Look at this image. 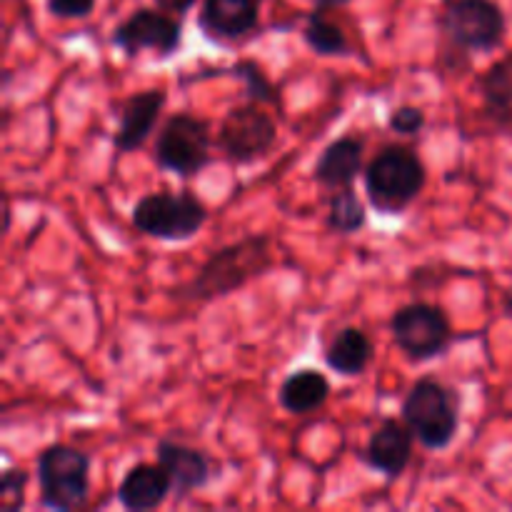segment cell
<instances>
[{
    "label": "cell",
    "mask_w": 512,
    "mask_h": 512,
    "mask_svg": "<svg viewBox=\"0 0 512 512\" xmlns=\"http://www.w3.org/2000/svg\"><path fill=\"white\" fill-rule=\"evenodd\" d=\"M305 43L310 45L315 55H323V58H345V55L353 53L348 38L340 30V25L330 23L323 15V10H315L313 15H308V23L303 28Z\"/></svg>",
    "instance_id": "obj_20"
},
{
    "label": "cell",
    "mask_w": 512,
    "mask_h": 512,
    "mask_svg": "<svg viewBox=\"0 0 512 512\" xmlns=\"http://www.w3.org/2000/svg\"><path fill=\"white\" fill-rule=\"evenodd\" d=\"M48 10L55 18H85V15L93 13L95 0H45Z\"/></svg>",
    "instance_id": "obj_25"
},
{
    "label": "cell",
    "mask_w": 512,
    "mask_h": 512,
    "mask_svg": "<svg viewBox=\"0 0 512 512\" xmlns=\"http://www.w3.org/2000/svg\"><path fill=\"white\" fill-rule=\"evenodd\" d=\"M155 163L180 178H193L210 163V125L190 113L170 115L155 140Z\"/></svg>",
    "instance_id": "obj_8"
},
{
    "label": "cell",
    "mask_w": 512,
    "mask_h": 512,
    "mask_svg": "<svg viewBox=\"0 0 512 512\" xmlns=\"http://www.w3.org/2000/svg\"><path fill=\"white\" fill-rule=\"evenodd\" d=\"M390 333L405 358L413 363H428L448 350L453 340V325L440 305L418 300L395 310Z\"/></svg>",
    "instance_id": "obj_7"
},
{
    "label": "cell",
    "mask_w": 512,
    "mask_h": 512,
    "mask_svg": "<svg viewBox=\"0 0 512 512\" xmlns=\"http://www.w3.org/2000/svg\"><path fill=\"white\" fill-rule=\"evenodd\" d=\"M165 100H168V93L163 88H150L143 93L128 95L120 103L118 133L113 138L118 153H135L150 138V133L158 125Z\"/></svg>",
    "instance_id": "obj_12"
},
{
    "label": "cell",
    "mask_w": 512,
    "mask_h": 512,
    "mask_svg": "<svg viewBox=\"0 0 512 512\" xmlns=\"http://www.w3.org/2000/svg\"><path fill=\"white\" fill-rule=\"evenodd\" d=\"M365 223H368V213L358 193L350 185L335 190L328 203V228L340 235H353L363 230Z\"/></svg>",
    "instance_id": "obj_21"
},
{
    "label": "cell",
    "mask_w": 512,
    "mask_h": 512,
    "mask_svg": "<svg viewBox=\"0 0 512 512\" xmlns=\"http://www.w3.org/2000/svg\"><path fill=\"white\" fill-rule=\"evenodd\" d=\"M273 268L268 235H245L238 243L215 250L198 273L175 290V298L183 303H210L235 293L250 280Z\"/></svg>",
    "instance_id": "obj_1"
},
{
    "label": "cell",
    "mask_w": 512,
    "mask_h": 512,
    "mask_svg": "<svg viewBox=\"0 0 512 512\" xmlns=\"http://www.w3.org/2000/svg\"><path fill=\"white\" fill-rule=\"evenodd\" d=\"M173 493V480L160 463H138L118 485V503L130 512L160 508Z\"/></svg>",
    "instance_id": "obj_14"
},
{
    "label": "cell",
    "mask_w": 512,
    "mask_h": 512,
    "mask_svg": "<svg viewBox=\"0 0 512 512\" xmlns=\"http://www.w3.org/2000/svg\"><path fill=\"white\" fill-rule=\"evenodd\" d=\"M155 3H158V8L168 10V13H188L198 0H155Z\"/></svg>",
    "instance_id": "obj_26"
},
{
    "label": "cell",
    "mask_w": 512,
    "mask_h": 512,
    "mask_svg": "<svg viewBox=\"0 0 512 512\" xmlns=\"http://www.w3.org/2000/svg\"><path fill=\"white\" fill-rule=\"evenodd\" d=\"M40 505L68 512L83 508L90 493V458L73 445H48L35 460Z\"/></svg>",
    "instance_id": "obj_3"
},
{
    "label": "cell",
    "mask_w": 512,
    "mask_h": 512,
    "mask_svg": "<svg viewBox=\"0 0 512 512\" xmlns=\"http://www.w3.org/2000/svg\"><path fill=\"white\" fill-rule=\"evenodd\" d=\"M110 40L128 58H135L143 50H153L158 58H170L180 48L183 25L163 8H140L113 30V38Z\"/></svg>",
    "instance_id": "obj_10"
},
{
    "label": "cell",
    "mask_w": 512,
    "mask_h": 512,
    "mask_svg": "<svg viewBox=\"0 0 512 512\" xmlns=\"http://www.w3.org/2000/svg\"><path fill=\"white\" fill-rule=\"evenodd\" d=\"M438 23L448 43L463 53H493L508 33V20L495 0H445Z\"/></svg>",
    "instance_id": "obj_6"
},
{
    "label": "cell",
    "mask_w": 512,
    "mask_h": 512,
    "mask_svg": "<svg viewBox=\"0 0 512 512\" xmlns=\"http://www.w3.org/2000/svg\"><path fill=\"white\" fill-rule=\"evenodd\" d=\"M353 3V0H318V10H330V8H343V5Z\"/></svg>",
    "instance_id": "obj_27"
},
{
    "label": "cell",
    "mask_w": 512,
    "mask_h": 512,
    "mask_svg": "<svg viewBox=\"0 0 512 512\" xmlns=\"http://www.w3.org/2000/svg\"><path fill=\"white\" fill-rule=\"evenodd\" d=\"M503 308H505V313H508V315H512V290H510V293H505V300H503Z\"/></svg>",
    "instance_id": "obj_28"
},
{
    "label": "cell",
    "mask_w": 512,
    "mask_h": 512,
    "mask_svg": "<svg viewBox=\"0 0 512 512\" xmlns=\"http://www.w3.org/2000/svg\"><path fill=\"white\" fill-rule=\"evenodd\" d=\"M228 75H238L240 80L245 83V95L255 103H273L280 105V95L278 88L268 80V75L260 70V65L255 60H238L230 68H225Z\"/></svg>",
    "instance_id": "obj_22"
},
{
    "label": "cell",
    "mask_w": 512,
    "mask_h": 512,
    "mask_svg": "<svg viewBox=\"0 0 512 512\" xmlns=\"http://www.w3.org/2000/svg\"><path fill=\"white\" fill-rule=\"evenodd\" d=\"M278 140V125L260 103H245L230 108L220 123L218 145L225 158L248 165L265 158Z\"/></svg>",
    "instance_id": "obj_9"
},
{
    "label": "cell",
    "mask_w": 512,
    "mask_h": 512,
    "mask_svg": "<svg viewBox=\"0 0 512 512\" xmlns=\"http://www.w3.org/2000/svg\"><path fill=\"white\" fill-rule=\"evenodd\" d=\"M363 150V140L350 138V135L333 140L315 163V180L330 190L350 185L363 173Z\"/></svg>",
    "instance_id": "obj_16"
},
{
    "label": "cell",
    "mask_w": 512,
    "mask_h": 512,
    "mask_svg": "<svg viewBox=\"0 0 512 512\" xmlns=\"http://www.w3.org/2000/svg\"><path fill=\"white\" fill-rule=\"evenodd\" d=\"M510 508H512V503H510Z\"/></svg>",
    "instance_id": "obj_29"
},
{
    "label": "cell",
    "mask_w": 512,
    "mask_h": 512,
    "mask_svg": "<svg viewBox=\"0 0 512 512\" xmlns=\"http://www.w3.org/2000/svg\"><path fill=\"white\" fill-rule=\"evenodd\" d=\"M133 228L148 238L165 243H183L195 238L208 223V208L190 190L180 193H150L133 205Z\"/></svg>",
    "instance_id": "obj_5"
},
{
    "label": "cell",
    "mask_w": 512,
    "mask_h": 512,
    "mask_svg": "<svg viewBox=\"0 0 512 512\" xmlns=\"http://www.w3.org/2000/svg\"><path fill=\"white\" fill-rule=\"evenodd\" d=\"M403 420L423 448L445 450L460 428L458 400L440 380L420 378L405 395Z\"/></svg>",
    "instance_id": "obj_4"
},
{
    "label": "cell",
    "mask_w": 512,
    "mask_h": 512,
    "mask_svg": "<svg viewBox=\"0 0 512 512\" xmlns=\"http://www.w3.org/2000/svg\"><path fill=\"white\" fill-rule=\"evenodd\" d=\"M25 485H28V473L23 468L5 470L0 480V510L18 512L25 505Z\"/></svg>",
    "instance_id": "obj_23"
},
{
    "label": "cell",
    "mask_w": 512,
    "mask_h": 512,
    "mask_svg": "<svg viewBox=\"0 0 512 512\" xmlns=\"http://www.w3.org/2000/svg\"><path fill=\"white\" fill-rule=\"evenodd\" d=\"M365 193L375 210L385 215L403 213L425 188V165L408 145H385L365 165Z\"/></svg>",
    "instance_id": "obj_2"
},
{
    "label": "cell",
    "mask_w": 512,
    "mask_h": 512,
    "mask_svg": "<svg viewBox=\"0 0 512 512\" xmlns=\"http://www.w3.org/2000/svg\"><path fill=\"white\" fill-rule=\"evenodd\" d=\"M413 443L415 435L405 420L400 423L398 418H385L370 435L363 458L375 473L385 475L388 480H398L413 460Z\"/></svg>",
    "instance_id": "obj_11"
},
{
    "label": "cell",
    "mask_w": 512,
    "mask_h": 512,
    "mask_svg": "<svg viewBox=\"0 0 512 512\" xmlns=\"http://www.w3.org/2000/svg\"><path fill=\"white\" fill-rule=\"evenodd\" d=\"M330 398V380L320 370L303 368L290 373L278 390V403L290 415H310Z\"/></svg>",
    "instance_id": "obj_18"
},
{
    "label": "cell",
    "mask_w": 512,
    "mask_h": 512,
    "mask_svg": "<svg viewBox=\"0 0 512 512\" xmlns=\"http://www.w3.org/2000/svg\"><path fill=\"white\" fill-rule=\"evenodd\" d=\"M483 95V115L500 130L512 135V58L500 60L478 80Z\"/></svg>",
    "instance_id": "obj_19"
},
{
    "label": "cell",
    "mask_w": 512,
    "mask_h": 512,
    "mask_svg": "<svg viewBox=\"0 0 512 512\" xmlns=\"http://www.w3.org/2000/svg\"><path fill=\"white\" fill-rule=\"evenodd\" d=\"M258 0H205L198 28L210 40H240L258 25Z\"/></svg>",
    "instance_id": "obj_13"
},
{
    "label": "cell",
    "mask_w": 512,
    "mask_h": 512,
    "mask_svg": "<svg viewBox=\"0 0 512 512\" xmlns=\"http://www.w3.org/2000/svg\"><path fill=\"white\" fill-rule=\"evenodd\" d=\"M155 455H158V463L168 470L170 480H173V493L178 498H188L190 493L208 485L210 460L200 450L165 438L155 448Z\"/></svg>",
    "instance_id": "obj_15"
},
{
    "label": "cell",
    "mask_w": 512,
    "mask_h": 512,
    "mask_svg": "<svg viewBox=\"0 0 512 512\" xmlns=\"http://www.w3.org/2000/svg\"><path fill=\"white\" fill-rule=\"evenodd\" d=\"M390 130L398 135H415L425 128V110L415 105H400L390 113Z\"/></svg>",
    "instance_id": "obj_24"
},
{
    "label": "cell",
    "mask_w": 512,
    "mask_h": 512,
    "mask_svg": "<svg viewBox=\"0 0 512 512\" xmlns=\"http://www.w3.org/2000/svg\"><path fill=\"white\" fill-rule=\"evenodd\" d=\"M375 355V345L365 330L348 325L333 335L325 348V363L343 378H358L365 373Z\"/></svg>",
    "instance_id": "obj_17"
}]
</instances>
